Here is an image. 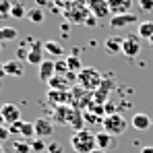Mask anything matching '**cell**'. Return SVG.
Segmentation results:
<instances>
[{
	"label": "cell",
	"mask_w": 153,
	"mask_h": 153,
	"mask_svg": "<svg viewBox=\"0 0 153 153\" xmlns=\"http://www.w3.org/2000/svg\"><path fill=\"white\" fill-rule=\"evenodd\" d=\"M0 50H2V44H0Z\"/></svg>",
	"instance_id": "47"
},
{
	"label": "cell",
	"mask_w": 153,
	"mask_h": 153,
	"mask_svg": "<svg viewBox=\"0 0 153 153\" xmlns=\"http://www.w3.org/2000/svg\"><path fill=\"white\" fill-rule=\"evenodd\" d=\"M27 19H29L33 25H42V23H44V19H46V13H44V8L35 6V8L27 10Z\"/></svg>",
	"instance_id": "20"
},
{
	"label": "cell",
	"mask_w": 153,
	"mask_h": 153,
	"mask_svg": "<svg viewBox=\"0 0 153 153\" xmlns=\"http://www.w3.org/2000/svg\"><path fill=\"white\" fill-rule=\"evenodd\" d=\"M103 108H105V116H112V114H118V112H116V103H114V102H108L105 105H103Z\"/></svg>",
	"instance_id": "32"
},
{
	"label": "cell",
	"mask_w": 153,
	"mask_h": 153,
	"mask_svg": "<svg viewBox=\"0 0 153 153\" xmlns=\"http://www.w3.org/2000/svg\"><path fill=\"white\" fill-rule=\"evenodd\" d=\"M44 50L48 52L50 56H64V48H62V44L58 42V39H46L44 42Z\"/></svg>",
	"instance_id": "18"
},
{
	"label": "cell",
	"mask_w": 153,
	"mask_h": 153,
	"mask_svg": "<svg viewBox=\"0 0 153 153\" xmlns=\"http://www.w3.org/2000/svg\"><path fill=\"white\" fill-rule=\"evenodd\" d=\"M27 54H29V48L21 46V48L17 50V58H19V60H23V58H25V60H27Z\"/></svg>",
	"instance_id": "35"
},
{
	"label": "cell",
	"mask_w": 153,
	"mask_h": 153,
	"mask_svg": "<svg viewBox=\"0 0 153 153\" xmlns=\"http://www.w3.org/2000/svg\"><path fill=\"white\" fill-rule=\"evenodd\" d=\"M29 145H31V151H44V149H46V143H44L42 139H31Z\"/></svg>",
	"instance_id": "30"
},
{
	"label": "cell",
	"mask_w": 153,
	"mask_h": 153,
	"mask_svg": "<svg viewBox=\"0 0 153 153\" xmlns=\"http://www.w3.org/2000/svg\"><path fill=\"white\" fill-rule=\"evenodd\" d=\"M139 52H141V37L137 33H128L122 44V54L126 58H134V56H139Z\"/></svg>",
	"instance_id": "7"
},
{
	"label": "cell",
	"mask_w": 153,
	"mask_h": 153,
	"mask_svg": "<svg viewBox=\"0 0 153 153\" xmlns=\"http://www.w3.org/2000/svg\"><path fill=\"white\" fill-rule=\"evenodd\" d=\"M10 17H13V19H23V17H27L25 4H23V2H13V8H10Z\"/></svg>",
	"instance_id": "25"
},
{
	"label": "cell",
	"mask_w": 153,
	"mask_h": 153,
	"mask_svg": "<svg viewBox=\"0 0 153 153\" xmlns=\"http://www.w3.org/2000/svg\"><path fill=\"white\" fill-rule=\"evenodd\" d=\"M122 44H124V37H120V35H112V37H108L105 39V52H110V54H122Z\"/></svg>",
	"instance_id": "15"
},
{
	"label": "cell",
	"mask_w": 153,
	"mask_h": 153,
	"mask_svg": "<svg viewBox=\"0 0 153 153\" xmlns=\"http://www.w3.org/2000/svg\"><path fill=\"white\" fill-rule=\"evenodd\" d=\"M81 52H83V50H81V48H73V56H79Z\"/></svg>",
	"instance_id": "42"
},
{
	"label": "cell",
	"mask_w": 153,
	"mask_h": 153,
	"mask_svg": "<svg viewBox=\"0 0 153 153\" xmlns=\"http://www.w3.org/2000/svg\"><path fill=\"white\" fill-rule=\"evenodd\" d=\"M10 137V130H8V126L4 124V126H0V143L4 141V139H8Z\"/></svg>",
	"instance_id": "34"
},
{
	"label": "cell",
	"mask_w": 153,
	"mask_h": 153,
	"mask_svg": "<svg viewBox=\"0 0 153 153\" xmlns=\"http://www.w3.org/2000/svg\"><path fill=\"white\" fill-rule=\"evenodd\" d=\"M33 126H35V137L37 139H46V137L54 134V120H50V118H37L33 122Z\"/></svg>",
	"instance_id": "9"
},
{
	"label": "cell",
	"mask_w": 153,
	"mask_h": 153,
	"mask_svg": "<svg viewBox=\"0 0 153 153\" xmlns=\"http://www.w3.org/2000/svg\"><path fill=\"white\" fill-rule=\"evenodd\" d=\"M17 37H19V33H17L15 27H2V29H0V44L13 42V39H17Z\"/></svg>",
	"instance_id": "23"
},
{
	"label": "cell",
	"mask_w": 153,
	"mask_h": 153,
	"mask_svg": "<svg viewBox=\"0 0 153 153\" xmlns=\"http://www.w3.org/2000/svg\"><path fill=\"white\" fill-rule=\"evenodd\" d=\"M4 76H8V75H6V68H4V62H0V79H4Z\"/></svg>",
	"instance_id": "40"
},
{
	"label": "cell",
	"mask_w": 153,
	"mask_h": 153,
	"mask_svg": "<svg viewBox=\"0 0 153 153\" xmlns=\"http://www.w3.org/2000/svg\"><path fill=\"white\" fill-rule=\"evenodd\" d=\"M37 68H39V81H44V83H50L56 76V62L54 60H44Z\"/></svg>",
	"instance_id": "11"
},
{
	"label": "cell",
	"mask_w": 153,
	"mask_h": 153,
	"mask_svg": "<svg viewBox=\"0 0 153 153\" xmlns=\"http://www.w3.org/2000/svg\"><path fill=\"white\" fill-rule=\"evenodd\" d=\"M4 68H6V75L23 76V66H21L19 60H8V62H4Z\"/></svg>",
	"instance_id": "21"
},
{
	"label": "cell",
	"mask_w": 153,
	"mask_h": 153,
	"mask_svg": "<svg viewBox=\"0 0 153 153\" xmlns=\"http://www.w3.org/2000/svg\"><path fill=\"white\" fill-rule=\"evenodd\" d=\"M139 6L143 10H153V0H139Z\"/></svg>",
	"instance_id": "33"
},
{
	"label": "cell",
	"mask_w": 153,
	"mask_h": 153,
	"mask_svg": "<svg viewBox=\"0 0 153 153\" xmlns=\"http://www.w3.org/2000/svg\"><path fill=\"white\" fill-rule=\"evenodd\" d=\"M149 44H151V46H153V37H151V39H149Z\"/></svg>",
	"instance_id": "45"
},
{
	"label": "cell",
	"mask_w": 153,
	"mask_h": 153,
	"mask_svg": "<svg viewBox=\"0 0 153 153\" xmlns=\"http://www.w3.org/2000/svg\"><path fill=\"white\" fill-rule=\"evenodd\" d=\"M108 2H110L112 17H114V15H124V13H130V6H132V0H108Z\"/></svg>",
	"instance_id": "14"
},
{
	"label": "cell",
	"mask_w": 153,
	"mask_h": 153,
	"mask_svg": "<svg viewBox=\"0 0 153 153\" xmlns=\"http://www.w3.org/2000/svg\"><path fill=\"white\" fill-rule=\"evenodd\" d=\"M66 64H68V71H71V73H76V75L85 68L83 62H81V56H73V54L66 56Z\"/></svg>",
	"instance_id": "22"
},
{
	"label": "cell",
	"mask_w": 153,
	"mask_h": 153,
	"mask_svg": "<svg viewBox=\"0 0 153 153\" xmlns=\"http://www.w3.org/2000/svg\"><path fill=\"white\" fill-rule=\"evenodd\" d=\"M141 153H153V145H147V147H143Z\"/></svg>",
	"instance_id": "41"
},
{
	"label": "cell",
	"mask_w": 153,
	"mask_h": 153,
	"mask_svg": "<svg viewBox=\"0 0 153 153\" xmlns=\"http://www.w3.org/2000/svg\"><path fill=\"white\" fill-rule=\"evenodd\" d=\"M71 147L75 149V153H91L93 149H97V143H95V134L87 128L83 130H76L71 134Z\"/></svg>",
	"instance_id": "1"
},
{
	"label": "cell",
	"mask_w": 153,
	"mask_h": 153,
	"mask_svg": "<svg viewBox=\"0 0 153 153\" xmlns=\"http://www.w3.org/2000/svg\"><path fill=\"white\" fill-rule=\"evenodd\" d=\"M91 153H108V151H103V149H93Z\"/></svg>",
	"instance_id": "44"
},
{
	"label": "cell",
	"mask_w": 153,
	"mask_h": 153,
	"mask_svg": "<svg viewBox=\"0 0 153 153\" xmlns=\"http://www.w3.org/2000/svg\"><path fill=\"white\" fill-rule=\"evenodd\" d=\"M21 128H23V120H19V122L10 124V126H8V130H10V134H21Z\"/></svg>",
	"instance_id": "31"
},
{
	"label": "cell",
	"mask_w": 153,
	"mask_h": 153,
	"mask_svg": "<svg viewBox=\"0 0 153 153\" xmlns=\"http://www.w3.org/2000/svg\"><path fill=\"white\" fill-rule=\"evenodd\" d=\"M52 2H54V6H56L58 10H62V13H64L68 6H73V4H75L76 0H52Z\"/></svg>",
	"instance_id": "29"
},
{
	"label": "cell",
	"mask_w": 153,
	"mask_h": 153,
	"mask_svg": "<svg viewBox=\"0 0 153 153\" xmlns=\"http://www.w3.org/2000/svg\"><path fill=\"white\" fill-rule=\"evenodd\" d=\"M85 2H87L89 13H91L95 19H108V17L112 15L110 2H108V0H85Z\"/></svg>",
	"instance_id": "6"
},
{
	"label": "cell",
	"mask_w": 153,
	"mask_h": 153,
	"mask_svg": "<svg viewBox=\"0 0 153 153\" xmlns=\"http://www.w3.org/2000/svg\"><path fill=\"white\" fill-rule=\"evenodd\" d=\"M137 35L141 39H151L153 37V21H141L139 29H137Z\"/></svg>",
	"instance_id": "19"
},
{
	"label": "cell",
	"mask_w": 153,
	"mask_h": 153,
	"mask_svg": "<svg viewBox=\"0 0 153 153\" xmlns=\"http://www.w3.org/2000/svg\"><path fill=\"white\" fill-rule=\"evenodd\" d=\"M23 44H27V48H29V54H27V62L29 64H35V66H39L46 58H44V44L39 42V39H35V37H27Z\"/></svg>",
	"instance_id": "5"
},
{
	"label": "cell",
	"mask_w": 153,
	"mask_h": 153,
	"mask_svg": "<svg viewBox=\"0 0 153 153\" xmlns=\"http://www.w3.org/2000/svg\"><path fill=\"white\" fill-rule=\"evenodd\" d=\"M62 15H64V19H66L71 25H85L87 19L91 17V13H89V8H87V2H85V0H76L75 4L68 6Z\"/></svg>",
	"instance_id": "3"
},
{
	"label": "cell",
	"mask_w": 153,
	"mask_h": 153,
	"mask_svg": "<svg viewBox=\"0 0 153 153\" xmlns=\"http://www.w3.org/2000/svg\"><path fill=\"white\" fill-rule=\"evenodd\" d=\"M21 137L23 139H29L31 141V137H35V126H33V122H23V128H21Z\"/></svg>",
	"instance_id": "26"
},
{
	"label": "cell",
	"mask_w": 153,
	"mask_h": 153,
	"mask_svg": "<svg viewBox=\"0 0 153 153\" xmlns=\"http://www.w3.org/2000/svg\"><path fill=\"white\" fill-rule=\"evenodd\" d=\"M132 23H139V17L134 13H124V15H114L110 19V25L114 29H122V27H128Z\"/></svg>",
	"instance_id": "10"
},
{
	"label": "cell",
	"mask_w": 153,
	"mask_h": 153,
	"mask_svg": "<svg viewBox=\"0 0 153 153\" xmlns=\"http://www.w3.org/2000/svg\"><path fill=\"white\" fill-rule=\"evenodd\" d=\"M102 124H103V130H105V132H110L112 137L122 134V132L128 128V122H126V118H124L122 114H112V116H105Z\"/></svg>",
	"instance_id": "4"
},
{
	"label": "cell",
	"mask_w": 153,
	"mask_h": 153,
	"mask_svg": "<svg viewBox=\"0 0 153 153\" xmlns=\"http://www.w3.org/2000/svg\"><path fill=\"white\" fill-rule=\"evenodd\" d=\"M130 124L137 128V130H147V128L153 124V118H149V116H147V114H143V112H139V114H134V116H132Z\"/></svg>",
	"instance_id": "16"
},
{
	"label": "cell",
	"mask_w": 153,
	"mask_h": 153,
	"mask_svg": "<svg viewBox=\"0 0 153 153\" xmlns=\"http://www.w3.org/2000/svg\"><path fill=\"white\" fill-rule=\"evenodd\" d=\"M60 27H62V37H66V35H68V29H71V23H68V21H64Z\"/></svg>",
	"instance_id": "37"
},
{
	"label": "cell",
	"mask_w": 153,
	"mask_h": 153,
	"mask_svg": "<svg viewBox=\"0 0 153 153\" xmlns=\"http://www.w3.org/2000/svg\"><path fill=\"white\" fill-rule=\"evenodd\" d=\"M6 122H4V116H2V112H0V126H4Z\"/></svg>",
	"instance_id": "43"
},
{
	"label": "cell",
	"mask_w": 153,
	"mask_h": 153,
	"mask_svg": "<svg viewBox=\"0 0 153 153\" xmlns=\"http://www.w3.org/2000/svg\"><path fill=\"white\" fill-rule=\"evenodd\" d=\"M48 87H50L52 91H71V89H73L71 83L66 81V76H60V75L54 76L50 83H48Z\"/></svg>",
	"instance_id": "17"
},
{
	"label": "cell",
	"mask_w": 153,
	"mask_h": 153,
	"mask_svg": "<svg viewBox=\"0 0 153 153\" xmlns=\"http://www.w3.org/2000/svg\"><path fill=\"white\" fill-rule=\"evenodd\" d=\"M13 153H31V145L23 139H15L13 141Z\"/></svg>",
	"instance_id": "24"
},
{
	"label": "cell",
	"mask_w": 153,
	"mask_h": 153,
	"mask_svg": "<svg viewBox=\"0 0 153 153\" xmlns=\"http://www.w3.org/2000/svg\"><path fill=\"white\" fill-rule=\"evenodd\" d=\"M85 25H87V27H95V25H97V19H95V17L91 15V17L87 19V23H85Z\"/></svg>",
	"instance_id": "38"
},
{
	"label": "cell",
	"mask_w": 153,
	"mask_h": 153,
	"mask_svg": "<svg viewBox=\"0 0 153 153\" xmlns=\"http://www.w3.org/2000/svg\"><path fill=\"white\" fill-rule=\"evenodd\" d=\"M95 143H97V149H103V151H110V149L116 147V139L110 132H105V130L95 134Z\"/></svg>",
	"instance_id": "13"
},
{
	"label": "cell",
	"mask_w": 153,
	"mask_h": 153,
	"mask_svg": "<svg viewBox=\"0 0 153 153\" xmlns=\"http://www.w3.org/2000/svg\"><path fill=\"white\" fill-rule=\"evenodd\" d=\"M68 73H71V71H68L66 58H64V60H56V75H60V76H66Z\"/></svg>",
	"instance_id": "28"
},
{
	"label": "cell",
	"mask_w": 153,
	"mask_h": 153,
	"mask_svg": "<svg viewBox=\"0 0 153 153\" xmlns=\"http://www.w3.org/2000/svg\"><path fill=\"white\" fill-rule=\"evenodd\" d=\"M10 8H13V0H0V19L8 17Z\"/></svg>",
	"instance_id": "27"
},
{
	"label": "cell",
	"mask_w": 153,
	"mask_h": 153,
	"mask_svg": "<svg viewBox=\"0 0 153 153\" xmlns=\"http://www.w3.org/2000/svg\"><path fill=\"white\" fill-rule=\"evenodd\" d=\"M102 81H103V75L95 66H85V68L79 73V85H81L85 91H89V93L97 91L100 85H102Z\"/></svg>",
	"instance_id": "2"
},
{
	"label": "cell",
	"mask_w": 153,
	"mask_h": 153,
	"mask_svg": "<svg viewBox=\"0 0 153 153\" xmlns=\"http://www.w3.org/2000/svg\"><path fill=\"white\" fill-rule=\"evenodd\" d=\"M48 151L50 153H62V147H60V143H50L48 145Z\"/></svg>",
	"instance_id": "36"
},
{
	"label": "cell",
	"mask_w": 153,
	"mask_h": 153,
	"mask_svg": "<svg viewBox=\"0 0 153 153\" xmlns=\"http://www.w3.org/2000/svg\"><path fill=\"white\" fill-rule=\"evenodd\" d=\"M48 4H50V0H35V6H39V8L42 6H48Z\"/></svg>",
	"instance_id": "39"
},
{
	"label": "cell",
	"mask_w": 153,
	"mask_h": 153,
	"mask_svg": "<svg viewBox=\"0 0 153 153\" xmlns=\"http://www.w3.org/2000/svg\"><path fill=\"white\" fill-rule=\"evenodd\" d=\"M73 105H58L56 110H54V122H58V124H71V116H73Z\"/></svg>",
	"instance_id": "12"
},
{
	"label": "cell",
	"mask_w": 153,
	"mask_h": 153,
	"mask_svg": "<svg viewBox=\"0 0 153 153\" xmlns=\"http://www.w3.org/2000/svg\"><path fill=\"white\" fill-rule=\"evenodd\" d=\"M0 153H2V143H0Z\"/></svg>",
	"instance_id": "46"
},
{
	"label": "cell",
	"mask_w": 153,
	"mask_h": 153,
	"mask_svg": "<svg viewBox=\"0 0 153 153\" xmlns=\"http://www.w3.org/2000/svg\"><path fill=\"white\" fill-rule=\"evenodd\" d=\"M0 112H2V116H4L6 126H10V124H15V122L21 120V108H19L17 103H2Z\"/></svg>",
	"instance_id": "8"
}]
</instances>
